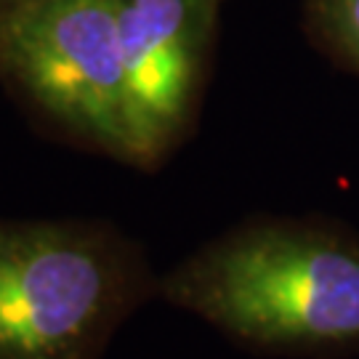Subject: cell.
<instances>
[{"label": "cell", "mask_w": 359, "mask_h": 359, "mask_svg": "<svg viewBox=\"0 0 359 359\" xmlns=\"http://www.w3.org/2000/svg\"><path fill=\"white\" fill-rule=\"evenodd\" d=\"M163 295L250 346H359V245L311 224L231 231L170 271Z\"/></svg>", "instance_id": "obj_1"}, {"label": "cell", "mask_w": 359, "mask_h": 359, "mask_svg": "<svg viewBox=\"0 0 359 359\" xmlns=\"http://www.w3.org/2000/svg\"><path fill=\"white\" fill-rule=\"evenodd\" d=\"M147 293L142 253L102 224L0 221V359H99Z\"/></svg>", "instance_id": "obj_2"}, {"label": "cell", "mask_w": 359, "mask_h": 359, "mask_svg": "<svg viewBox=\"0 0 359 359\" xmlns=\"http://www.w3.org/2000/svg\"><path fill=\"white\" fill-rule=\"evenodd\" d=\"M0 75L72 139L128 157L117 0L0 8Z\"/></svg>", "instance_id": "obj_3"}, {"label": "cell", "mask_w": 359, "mask_h": 359, "mask_svg": "<svg viewBox=\"0 0 359 359\" xmlns=\"http://www.w3.org/2000/svg\"><path fill=\"white\" fill-rule=\"evenodd\" d=\"M126 69V163L157 165L194 107L213 0H117Z\"/></svg>", "instance_id": "obj_4"}, {"label": "cell", "mask_w": 359, "mask_h": 359, "mask_svg": "<svg viewBox=\"0 0 359 359\" xmlns=\"http://www.w3.org/2000/svg\"><path fill=\"white\" fill-rule=\"evenodd\" d=\"M320 16L330 38L359 62V0H322Z\"/></svg>", "instance_id": "obj_5"}, {"label": "cell", "mask_w": 359, "mask_h": 359, "mask_svg": "<svg viewBox=\"0 0 359 359\" xmlns=\"http://www.w3.org/2000/svg\"><path fill=\"white\" fill-rule=\"evenodd\" d=\"M19 3H27V0H0V8H11V6H19Z\"/></svg>", "instance_id": "obj_6"}]
</instances>
